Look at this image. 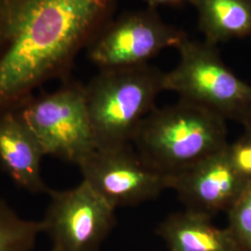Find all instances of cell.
<instances>
[{
    "label": "cell",
    "mask_w": 251,
    "mask_h": 251,
    "mask_svg": "<svg viewBox=\"0 0 251 251\" xmlns=\"http://www.w3.org/2000/svg\"><path fill=\"white\" fill-rule=\"evenodd\" d=\"M45 156L17 110L0 113V167L13 182L32 194H49L41 175Z\"/></svg>",
    "instance_id": "cell-10"
},
{
    "label": "cell",
    "mask_w": 251,
    "mask_h": 251,
    "mask_svg": "<svg viewBox=\"0 0 251 251\" xmlns=\"http://www.w3.org/2000/svg\"><path fill=\"white\" fill-rule=\"evenodd\" d=\"M165 73L148 64L101 69L85 85L88 114L97 147L130 144L164 91Z\"/></svg>",
    "instance_id": "cell-3"
},
{
    "label": "cell",
    "mask_w": 251,
    "mask_h": 251,
    "mask_svg": "<svg viewBox=\"0 0 251 251\" xmlns=\"http://www.w3.org/2000/svg\"><path fill=\"white\" fill-rule=\"evenodd\" d=\"M42 233L41 221L22 218L0 198V251H34Z\"/></svg>",
    "instance_id": "cell-13"
},
{
    "label": "cell",
    "mask_w": 251,
    "mask_h": 251,
    "mask_svg": "<svg viewBox=\"0 0 251 251\" xmlns=\"http://www.w3.org/2000/svg\"><path fill=\"white\" fill-rule=\"evenodd\" d=\"M16 110L45 156L78 166L96 148L79 81H63L57 90L33 95Z\"/></svg>",
    "instance_id": "cell-5"
},
{
    "label": "cell",
    "mask_w": 251,
    "mask_h": 251,
    "mask_svg": "<svg viewBox=\"0 0 251 251\" xmlns=\"http://www.w3.org/2000/svg\"><path fill=\"white\" fill-rule=\"evenodd\" d=\"M211 220L186 209L165 219L155 233L169 251H238L228 229L218 228Z\"/></svg>",
    "instance_id": "cell-11"
},
{
    "label": "cell",
    "mask_w": 251,
    "mask_h": 251,
    "mask_svg": "<svg viewBox=\"0 0 251 251\" xmlns=\"http://www.w3.org/2000/svg\"><path fill=\"white\" fill-rule=\"evenodd\" d=\"M179 63L165 73L164 90L198 104L225 120L251 125V86L224 63L216 46L188 36L177 46Z\"/></svg>",
    "instance_id": "cell-4"
},
{
    "label": "cell",
    "mask_w": 251,
    "mask_h": 251,
    "mask_svg": "<svg viewBox=\"0 0 251 251\" xmlns=\"http://www.w3.org/2000/svg\"><path fill=\"white\" fill-rule=\"evenodd\" d=\"M198 17L204 41L216 46L251 37V0H187Z\"/></svg>",
    "instance_id": "cell-12"
},
{
    "label": "cell",
    "mask_w": 251,
    "mask_h": 251,
    "mask_svg": "<svg viewBox=\"0 0 251 251\" xmlns=\"http://www.w3.org/2000/svg\"><path fill=\"white\" fill-rule=\"evenodd\" d=\"M147 7L158 9L159 7L181 8L187 4V0H143Z\"/></svg>",
    "instance_id": "cell-16"
},
{
    "label": "cell",
    "mask_w": 251,
    "mask_h": 251,
    "mask_svg": "<svg viewBox=\"0 0 251 251\" xmlns=\"http://www.w3.org/2000/svg\"><path fill=\"white\" fill-rule=\"evenodd\" d=\"M120 0H0V113L50 80L71 78L77 55Z\"/></svg>",
    "instance_id": "cell-1"
},
{
    "label": "cell",
    "mask_w": 251,
    "mask_h": 251,
    "mask_svg": "<svg viewBox=\"0 0 251 251\" xmlns=\"http://www.w3.org/2000/svg\"><path fill=\"white\" fill-rule=\"evenodd\" d=\"M228 153L235 168L251 179V125L245 127L244 134L228 145Z\"/></svg>",
    "instance_id": "cell-15"
},
{
    "label": "cell",
    "mask_w": 251,
    "mask_h": 251,
    "mask_svg": "<svg viewBox=\"0 0 251 251\" xmlns=\"http://www.w3.org/2000/svg\"></svg>",
    "instance_id": "cell-17"
},
{
    "label": "cell",
    "mask_w": 251,
    "mask_h": 251,
    "mask_svg": "<svg viewBox=\"0 0 251 251\" xmlns=\"http://www.w3.org/2000/svg\"><path fill=\"white\" fill-rule=\"evenodd\" d=\"M41 221L50 251H100L117 224L116 208L82 180L75 187L48 194Z\"/></svg>",
    "instance_id": "cell-7"
},
{
    "label": "cell",
    "mask_w": 251,
    "mask_h": 251,
    "mask_svg": "<svg viewBox=\"0 0 251 251\" xmlns=\"http://www.w3.org/2000/svg\"><path fill=\"white\" fill-rule=\"evenodd\" d=\"M250 180L233 165L227 146L171 175L170 189L176 191L187 210L213 218L230 209Z\"/></svg>",
    "instance_id": "cell-9"
},
{
    "label": "cell",
    "mask_w": 251,
    "mask_h": 251,
    "mask_svg": "<svg viewBox=\"0 0 251 251\" xmlns=\"http://www.w3.org/2000/svg\"><path fill=\"white\" fill-rule=\"evenodd\" d=\"M225 121L206 108L179 100L154 108L139 126L132 143L150 165L171 176L228 146Z\"/></svg>",
    "instance_id": "cell-2"
},
{
    "label": "cell",
    "mask_w": 251,
    "mask_h": 251,
    "mask_svg": "<svg viewBox=\"0 0 251 251\" xmlns=\"http://www.w3.org/2000/svg\"><path fill=\"white\" fill-rule=\"evenodd\" d=\"M228 226L238 251H251V179L238 199L226 212Z\"/></svg>",
    "instance_id": "cell-14"
},
{
    "label": "cell",
    "mask_w": 251,
    "mask_h": 251,
    "mask_svg": "<svg viewBox=\"0 0 251 251\" xmlns=\"http://www.w3.org/2000/svg\"><path fill=\"white\" fill-rule=\"evenodd\" d=\"M187 36L150 7L126 11L110 21L87 48L88 59L101 69L148 64L163 50L177 48Z\"/></svg>",
    "instance_id": "cell-6"
},
{
    "label": "cell",
    "mask_w": 251,
    "mask_h": 251,
    "mask_svg": "<svg viewBox=\"0 0 251 251\" xmlns=\"http://www.w3.org/2000/svg\"><path fill=\"white\" fill-rule=\"evenodd\" d=\"M82 180L117 209L157 198L171 176L156 170L130 144L97 147L79 163Z\"/></svg>",
    "instance_id": "cell-8"
}]
</instances>
